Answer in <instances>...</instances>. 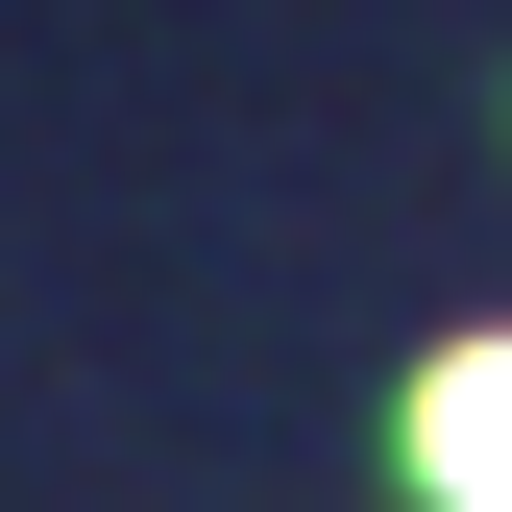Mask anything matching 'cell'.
<instances>
[{
	"mask_svg": "<svg viewBox=\"0 0 512 512\" xmlns=\"http://www.w3.org/2000/svg\"><path fill=\"white\" fill-rule=\"evenodd\" d=\"M415 488L439 512H512V342H439L415 366Z\"/></svg>",
	"mask_w": 512,
	"mask_h": 512,
	"instance_id": "cell-1",
	"label": "cell"
}]
</instances>
